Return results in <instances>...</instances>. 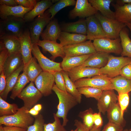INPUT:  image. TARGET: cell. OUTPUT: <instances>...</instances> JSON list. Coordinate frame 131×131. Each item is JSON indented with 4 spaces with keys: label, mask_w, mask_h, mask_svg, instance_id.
<instances>
[{
    "label": "cell",
    "mask_w": 131,
    "mask_h": 131,
    "mask_svg": "<svg viewBox=\"0 0 131 131\" xmlns=\"http://www.w3.org/2000/svg\"><path fill=\"white\" fill-rule=\"evenodd\" d=\"M52 90L56 94L59 100V103L57 106V111L56 114L59 118H62V124L65 126L68 121L67 118L68 112L78 103L71 94L67 91L59 89L55 84L52 88Z\"/></svg>",
    "instance_id": "obj_1"
},
{
    "label": "cell",
    "mask_w": 131,
    "mask_h": 131,
    "mask_svg": "<svg viewBox=\"0 0 131 131\" xmlns=\"http://www.w3.org/2000/svg\"><path fill=\"white\" fill-rule=\"evenodd\" d=\"M29 110L23 106L15 114L0 117V125L19 127L27 129L33 123L34 118L28 112Z\"/></svg>",
    "instance_id": "obj_2"
},
{
    "label": "cell",
    "mask_w": 131,
    "mask_h": 131,
    "mask_svg": "<svg viewBox=\"0 0 131 131\" xmlns=\"http://www.w3.org/2000/svg\"><path fill=\"white\" fill-rule=\"evenodd\" d=\"M23 18L9 16L0 21V36L14 35L19 38L24 32L25 23Z\"/></svg>",
    "instance_id": "obj_3"
},
{
    "label": "cell",
    "mask_w": 131,
    "mask_h": 131,
    "mask_svg": "<svg viewBox=\"0 0 131 131\" xmlns=\"http://www.w3.org/2000/svg\"><path fill=\"white\" fill-rule=\"evenodd\" d=\"M111 78L105 74H102L91 77L80 79L74 82L77 88L90 87L99 89L102 90H114Z\"/></svg>",
    "instance_id": "obj_4"
},
{
    "label": "cell",
    "mask_w": 131,
    "mask_h": 131,
    "mask_svg": "<svg viewBox=\"0 0 131 131\" xmlns=\"http://www.w3.org/2000/svg\"><path fill=\"white\" fill-rule=\"evenodd\" d=\"M131 63V58L127 57H115L110 55L106 65L100 69L102 74H105L111 78L119 75L121 69L125 66Z\"/></svg>",
    "instance_id": "obj_5"
},
{
    "label": "cell",
    "mask_w": 131,
    "mask_h": 131,
    "mask_svg": "<svg viewBox=\"0 0 131 131\" xmlns=\"http://www.w3.org/2000/svg\"><path fill=\"white\" fill-rule=\"evenodd\" d=\"M100 22L107 38L112 39L119 38L120 31L126 25L115 19L105 17L97 12L94 15Z\"/></svg>",
    "instance_id": "obj_6"
},
{
    "label": "cell",
    "mask_w": 131,
    "mask_h": 131,
    "mask_svg": "<svg viewBox=\"0 0 131 131\" xmlns=\"http://www.w3.org/2000/svg\"><path fill=\"white\" fill-rule=\"evenodd\" d=\"M51 15L47 10L42 15L38 16L30 24L29 32L32 43L36 44L45 27L50 21Z\"/></svg>",
    "instance_id": "obj_7"
},
{
    "label": "cell",
    "mask_w": 131,
    "mask_h": 131,
    "mask_svg": "<svg viewBox=\"0 0 131 131\" xmlns=\"http://www.w3.org/2000/svg\"><path fill=\"white\" fill-rule=\"evenodd\" d=\"M96 52L121 54L122 51L120 38L112 39L107 38L94 40L92 42Z\"/></svg>",
    "instance_id": "obj_8"
},
{
    "label": "cell",
    "mask_w": 131,
    "mask_h": 131,
    "mask_svg": "<svg viewBox=\"0 0 131 131\" xmlns=\"http://www.w3.org/2000/svg\"><path fill=\"white\" fill-rule=\"evenodd\" d=\"M32 53L43 71L52 74L63 70L61 63L55 62L45 56L36 44H33Z\"/></svg>",
    "instance_id": "obj_9"
},
{
    "label": "cell",
    "mask_w": 131,
    "mask_h": 131,
    "mask_svg": "<svg viewBox=\"0 0 131 131\" xmlns=\"http://www.w3.org/2000/svg\"><path fill=\"white\" fill-rule=\"evenodd\" d=\"M43 95L36 87L33 82L24 88L17 97L22 99L24 103V106L29 110L32 108L41 98Z\"/></svg>",
    "instance_id": "obj_10"
},
{
    "label": "cell",
    "mask_w": 131,
    "mask_h": 131,
    "mask_svg": "<svg viewBox=\"0 0 131 131\" xmlns=\"http://www.w3.org/2000/svg\"><path fill=\"white\" fill-rule=\"evenodd\" d=\"M66 56H75L92 54L97 52L91 41L63 47Z\"/></svg>",
    "instance_id": "obj_11"
},
{
    "label": "cell",
    "mask_w": 131,
    "mask_h": 131,
    "mask_svg": "<svg viewBox=\"0 0 131 131\" xmlns=\"http://www.w3.org/2000/svg\"><path fill=\"white\" fill-rule=\"evenodd\" d=\"M34 82L37 88L44 96H48L52 94V88L55 85V78L53 74L43 71Z\"/></svg>",
    "instance_id": "obj_12"
},
{
    "label": "cell",
    "mask_w": 131,
    "mask_h": 131,
    "mask_svg": "<svg viewBox=\"0 0 131 131\" xmlns=\"http://www.w3.org/2000/svg\"><path fill=\"white\" fill-rule=\"evenodd\" d=\"M98 11L92 6L87 0H77L74 8L69 12V17L74 19L78 17L87 18L95 15Z\"/></svg>",
    "instance_id": "obj_13"
},
{
    "label": "cell",
    "mask_w": 131,
    "mask_h": 131,
    "mask_svg": "<svg viewBox=\"0 0 131 131\" xmlns=\"http://www.w3.org/2000/svg\"><path fill=\"white\" fill-rule=\"evenodd\" d=\"M86 20L88 40L93 41L96 39L107 38L100 22L94 15L86 18Z\"/></svg>",
    "instance_id": "obj_14"
},
{
    "label": "cell",
    "mask_w": 131,
    "mask_h": 131,
    "mask_svg": "<svg viewBox=\"0 0 131 131\" xmlns=\"http://www.w3.org/2000/svg\"><path fill=\"white\" fill-rule=\"evenodd\" d=\"M67 72L70 79L74 82L81 79L102 74L100 69L82 65L75 67Z\"/></svg>",
    "instance_id": "obj_15"
},
{
    "label": "cell",
    "mask_w": 131,
    "mask_h": 131,
    "mask_svg": "<svg viewBox=\"0 0 131 131\" xmlns=\"http://www.w3.org/2000/svg\"><path fill=\"white\" fill-rule=\"evenodd\" d=\"M114 90H103L101 95L97 100V108L99 112L103 115L118 101L117 96Z\"/></svg>",
    "instance_id": "obj_16"
},
{
    "label": "cell",
    "mask_w": 131,
    "mask_h": 131,
    "mask_svg": "<svg viewBox=\"0 0 131 131\" xmlns=\"http://www.w3.org/2000/svg\"><path fill=\"white\" fill-rule=\"evenodd\" d=\"M36 44L41 47L43 51L49 52L51 55L50 58L53 61L57 57L63 58L66 56L63 47L57 41L40 40Z\"/></svg>",
    "instance_id": "obj_17"
},
{
    "label": "cell",
    "mask_w": 131,
    "mask_h": 131,
    "mask_svg": "<svg viewBox=\"0 0 131 131\" xmlns=\"http://www.w3.org/2000/svg\"><path fill=\"white\" fill-rule=\"evenodd\" d=\"M20 42V53L24 65L26 64L32 57L33 45L29 31H24L19 38Z\"/></svg>",
    "instance_id": "obj_18"
},
{
    "label": "cell",
    "mask_w": 131,
    "mask_h": 131,
    "mask_svg": "<svg viewBox=\"0 0 131 131\" xmlns=\"http://www.w3.org/2000/svg\"><path fill=\"white\" fill-rule=\"evenodd\" d=\"M20 40L17 37L9 35L0 36V50L6 49L9 55L20 52Z\"/></svg>",
    "instance_id": "obj_19"
},
{
    "label": "cell",
    "mask_w": 131,
    "mask_h": 131,
    "mask_svg": "<svg viewBox=\"0 0 131 131\" xmlns=\"http://www.w3.org/2000/svg\"><path fill=\"white\" fill-rule=\"evenodd\" d=\"M110 55L104 52H97L92 54L81 65L100 69L107 64Z\"/></svg>",
    "instance_id": "obj_20"
},
{
    "label": "cell",
    "mask_w": 131,
    "mask_h": 131,
    "mask_svg": "<svg viewBox=\"0 0 131 131\" xmlns=\"http://www.w3.org/2000/svg\"><path fill=\"white\" fill-rule=\"evenodd\" d=\"M20 52L9 55L3 67V70L6 78L17 70L23 63Z\"/></svg>",
    "instance_id": "obj_21"
},
{
    "label": "cell",
    "mask_w": 131,
    "mask_h": 131,
    "mask_svg": "<svg viewBox=\"0 0 131 131\" xmlns=\"http://www.w3.org/2000/svg\"><path fill=\"white\" fill-rule=\"evenodd\" d=\"M33 8H27L22 6L10 7L0 5V17L3 20L9 16H13L23 18L25 15Z\"/></svg>",
    "instance_id": "obj_22"
},
{
    "label": "cell",
    "mask_w": 131,
    "mask_h": 131,
    "mask_svg": "<svg viewBox=\"0 0 131 131\" xmlns=\"http://www.w3.org/2000/svg\"><path fill=\"white\" fill-rule=\"evenodd\" d=\"M61 31L57 20L52 19L47 25L41 36L42 40L57 41Z\"/></svg>",
    "instance_id": "obj_23"
},
{
    "label": "cell",
    "mask_w": 131,
    "mask_h": 131,
    "mask_svg": "<svg viewBox=\"0 0 131 131\" xmlns=\"http://www.w3.org/2000/svg\"><path fill=\"white\" fill-rule=\"evenodd\" d=\"M53 5L50 0H43L37 2L34 8L25 15L23 18L26 22L34 20L36 16L43 14Z\"/></svg>",
    "instance_id": "obj_24"
},
{
    "label": "cell",
    "mask_w": 131,
    "mask_h": 131,
    "mask_svg": "<svg viewBox=\"0 0 131 131\" xmlns=\"http://www.w3.org/2000/svg\"><path fill=\"white\" fill-rule=\"evenodd\" d=\"M89 2L92 7L98 11H99L101 15L106 18L115 19V12L110 8L111 3L113 0H89Z\"/></svg>",
    "instance_id": "obj_25"
},
{
    "label": "cell",
    "mask_w": 131,
    "mask_h": 131,
    "mask_svg": "<svg viewBox=\"0 0 131 131\" xmlns=\"http://www.w3.org/2000/svg\"><path fill=\"white\" fill-rule=\"evenodd\" d=\"M58 39L63 46L74 44L86 41V35L62 31Z\"/></svg>",
    "instance_id": "obj_26"
},
{
    "label": "cell",
    "mask_w": 131,
    "mask_h": 131,
    "mask_svg": "<svg viewBox=\"0 0 131 131\" xmlns=\"http://www.w3.org/2000/svg\"><path fill=\"white\" fill-rule=\"evenodd\" d=\"M92 54L75 56H65L61 63V68L63 70L68 72L73 68L81 65Z\"/></svg>",
    "instance_id": "obj_27"
},
{
    "label": "cell",
    "mask_w": 131,
    "mask_h": 131,
    "mask_svg": "<svg viewBox=\"0 0 131 131\" xmlns=\"http://www.w3.org/2000/svg\"><path fill=\"white\" fill-rule=\"evenodd\" d=\"M115 11V18L117 21L125 24L131 21V3L120 5H113Z\"/></svg>",
    "instance_id": "obj_28"
},
{
    "label": "cell",
    "mask_w": 131,
    "mask_h": 131,
    "mask_svg": "<svg viewBox=\"0 0 131 131\" xmlns=\"http://www.w3.org/2000/svg\"><path fill=\"white\" fill-rule=\"evenodd\" d=\"M62 31L86 35L87 25L86 19H81L75 22L63 24L61 28Z\"/></svg>",
    "instance_id": "obj_29"
},
{
    "label": "cell",
    "mask_w": 131,
    "mask_h": 131,
    "mask_svg": "<svg viewBox=\"0 0 131 131\" xmlns=\"http://www.w3.org/2000/svg\"><path fill=\"white\" fill-rule=\"evenodd\" d=\"M107 112L108 121L115 123L123 128L125 127L126 122L122 115L121 110L118 102L114 104Z\"/></svg>",
    "instance_id": "obj_30"
},
{
    "label": "cell",
    "mask_w": 131,
    "mask_h": 131,
    "mask_svg": "<svg viewBox=\"0 0 131 131\" xmlns=\"http://www.w3.org/2000/svg\"><path fill=\"white\" fill-rule=\"evenodd\" d=\"M36 59L33 57L26 65H24L23 71L24 72L30 81L34 82L35 80L43 71Z\"/></svg>",
    "instance_id": "obj_31"
},
{
    "label": "cell",
    "mask_w": 131,
    "mask_h": 131,
    "mask_svg": "<svg viewBox=\"0 0 131 131\" xmlns=\"http://www.w3.org/2000/svg\"><path fill=\"white\" fill-rule=\"evenodd\" d=\"M114 90L118 93L131 92V80L125 78L120 75L111 78Z\"/></svg>",
    "instance_id": "obj_32"
},
{
    "label": "cell",
    "mask_w": 131,
    "mask_h": 131,
    "mask_svg": "<svg viewBox=\"0 0 131 131\" xmlns=\"http://www.w3.org/2000/svg\"><path fill=\"white\" fill-rule=\"evenodd\" d=\"M24 67V64L23 63L17 70L6 78V87L3 92L0 96L5 100H6L8 93L12 91L15 85L19 74L23 71Z\"/></svg>",
    "instance_id": "obj_33"
},
{
    "label": "cell",
    "mask_w": 131,
    "mask_h": 131,
    "mask_svg": "<svg viewBox=\"0 0 131 131\" xmlns=\"http://www.w3.org/2000/svg\"><path fill=\"white\" fill-rule=\"evenodd\" d=\"M119 38L122 51V56H127L131 58V39L129 37L128 32L125 27L120 31Z\"/></svg>",
    "instance_id": "obj_34"
},
{
    "label": "cell",
    "mask_w": 131,
    "mask_h": 131,
    "mask_svg": "<svg viewBox=\"0 0 131 131\" xmlns=\"http://www.w3.org/2000/svg\"><path fill=\"white\" fill-rule=\"evenodd\" d=\"M61 72L65 79L66 91L75 98L78 103H81L82 95L79 91L74 82L70 79L67 73L63 70Z\"/></svg>",
    "instance_id": "obj_35"
},
{
    "label": "cell",
    "mask_w": 131,
    "mask_h": 131,
    "mask_svg": "<svg viewBox=\"0 0 131 131\" xmlns=\"http://www.w3.org/2000/svg\"><path fill=\"white\" fill-rule=\"evenodd\" d=\"M30 81L25 73L23 71L19 75L17 81L11 91L10 98L14 100L20 93L26 85Z\"/></svg>",
    "instance_id": "obj_36"
},
{
    "label": "cell",
    "mask_w": 131,
    "mask_h": 131,
    "mask_svg": "<svg viewBox=\"0 0 131 131\" xmlns=\"http://www.w3.org/2000/svg\"><path fill=\"white\" fill-rule=\"evenodd\" d=\"M76 1L74 0H60L53 5L47 11L51 15V19H52L56 14L60 10L65 7L74 6Z\"/></svg>",
    "instance_id": "obj_37"
},
{
    "label": "cell",
    "mask_w": 131,
    "mask_h": 131,
    "mask_svg": "<svg viewBox=\"0 0 131 131\" xmlns=\"http://www.w3.org/2000/svg\"><path fill=\"white\" fill-rule=\"evenodd\" d=\"M18 108L16 104H9L0 96V116L13 115L16 113Z\"/></svg>",
    "instance_id": "obj_38"
},
{
    "label": "cell",
    "mask_w": 131,
    "mask_h": 131,
    "mask_svg": "<svg viewBox=\"0 0 131 131\" xmlns=\"http://www.w3.org/2000/svg\"><path fill=\"white\" fill-rule=\"evenodd\" d=\"M93 111L91 108L82 111L80 112L79 114V116L83 121V123L85 127L89 130L92 129L93 125Z\"/></svg>",
    "instance_id": "obj_39"
},
{
    "label": "cell",
    "mask_w": 131,
    "mask_h": 131,
    "mask_svg": "<svg viewBox=\"0 0 131 131\" xmlns=\"http://www.w3.org/2000/svg\"><path fill=\"white\" fill-rule=\"evenodd\" d=\"M80 93L87 98H93L98 100L101 96L103 91L99 89L90 87L77 88Z\"/></svg>",
    "instance_id": "obj_40"
},
{
    "label": "cell",
    "mask_w": 131,
    "mask_h": 131,
    "mask_svg": "<svg viewBox=\"0 0 131 131\" xmlns=\"http://www.w3.org/2000/svg\"><path fill=\"white\" fill-rule=\"evenodd\" d=\"M54 121L52 123H45L43 131H67L61 124L59 118L56 115L53 114Z\"/></svg>",
    "instance_id": "obj_41"
},
{
    "label": "cell",
    "mask_w": 131,
    "mask_h": 131,
    "mask_svg": "<svg viewBox=\"0 0 131 131\" xmlns=\"http://www.w3.org/2000/svg\"><path fill=\"white\" fill-rule=\"evenodd\" d=\"M34 121L33 124L28 127L27 131H43L44 120L41 114L34 116Z\"/></svg>",
    "instance_id": "obj_42"
},
{
    "label": "cell",
    "mask_w": 131,
    "mask_h": 131,
    "mask_svg": "<svg viewBox=\"0 0 131 131\" xmlns=\"http://www.w3.org/2000/svg\"><path fill=\"white\" fill-rule=\"evenodd\" d=\"M129 93H118L117 96L118 103L120 107L122 115L127 108L129 103L130 98Z\"/></svg>",
    "instance_id": "obj_43"
},
{
    "label": "cell",
    "mask_w": 131,
    "mask_h": 131,
    "mask_svg": "<svg viewBox=\"0 0 131 131\" xmlns=\"http://www.w3.org/2000/svg\"><path fill=\"white\" fill-rule=\"evenodd\" d=\"M61 71L55 72L52 74L54 77L55 85L57 88L60 90L66 91L65 79Z\"/></svg>",
    "instance_id": "obj_44"
},
{
    "label": "cell",
    "mask_w": 131,
    "mask_h": 131,
    "mask_svg": "<svg viewBox=\"0 0 131 131\" xmlns=\"http://www.w3.org/2000/svg\"><path fill=\"white\" fill-rule=\"evenodd\" d=\"M123 128L113 123L108 121L104 126L102 131H122Z\"/></svg>",
    "instance_id": "obj_45"
},
{
    "label": "cell",
    "mask_w": 131,
    "mask_h": 131,
    "mask_svg": "<svg viewBox=\"0 0 131 131\" xmlns=\"http://www.w3.org/2000/svg\"><path fill=\"white\" fill-rule=\"evenodd\" d=\"M18 5L27 8H33L37 2L35 0H15Z\"/></svg>",
    "instance_id": "obj_46"
},
{
    "label": "cell",
    "mask_w": 131,
    "mask_h": 131,
    "mask_svg": "<svg viewBox=\"0 0 131 131\" xmlns=\"http://www.w3.org/2000/svg\"><path fill=\"white\" fill-rule=\"evenodd\" d=\"M119 75L128 79L131 80V63L125 66L121 69Z\"/></svg>",
    "instance_id": "obj_47"
},
{
    "label": "cell",
    "mask_w": 131,
    "mask_h": 131,
    "mask_svg": "<svg viewBox=\"0 0 131 131\" xmlns=\"http://www.w3.org/2000/svg\"><path fill=\"white\" fill-rule=\"evenodd\" d=\"M9 54L5 49L0 50V73L3 70V65Z\"/></svg>",
    "instance_id": "obj_48"
},
{
    "label": "cell",
    "mask_w": 131,
    "mask_h": 131,
    "mask_svg": "<svg viewBox=\"0 0 131 131\" xmlns=\"http://www.w3.org/2000/svg\"><path fill=\"white\" fill-rule=\"evenodd\" d=\"M94 125L98 128H101L103 125V121L101 113H94L93 114Z\"/></svg>",
    "instance_id": "obj_49"
},
{
    "label": "cell",
    "mask_w": 131,
    "mask_h": 131,
    "mask_svg": "<svg viewBox=\"0 0 131 131\" xmlns=\"http://www.w3.org/2000/svg\"><path fill=\"white\" fill-rule=\"evenodd\" d=\"M0 95L3 92L6 86V77L3 70L0 73Z\"/></svg>",
    "instance_id": "obj_50"
},
{
    "label": "cell",
    "mask_w": 131,
    "mask_h": 131,
    "mask_svg": "<svg viewBox=\"0 0 131 131\" xmlns=\"http://www.w3.org/2000/svg\"><path fill=\"white\" fill-rule=\"evenodd\" d=\"M74 125L77 129V131H90L88 130L82 123L77 119L74 121Z\"/></svg>",
    "instance_id": "obj_51"
},
{
    "label": "cell",
    "mask_w": 131,
    "mask_h": 131,
    "mask_svg": "<svg viewBox=\"0 0 131 131\" xmlns=\"http://www.w3.org/2000/svg\"><path fill=\"white\" fill-rule=\"evenodd\" d=\"M0 4L10 7L15 6L18 5L15 0H0Z\"/></svg>",
    "instance_id": "obj_52"
},
{
    "label": "cell",
    "mask_w": 131,
    "mask_h": 131,
    "mask_svg": "<svg viewBox=\"0 0 131 131\" xmlns=\"http://www.w3.org/2000/svg\"><path fill=\"white\" fill-rule=\"evenodd\" d=\"M3 127L5 131H27V129L19 127L6 126Z\"/></svg>",
    "instance_id": "obj_53"
},
{
    "label": "cell",
    "mask_w": 131,
    "mask_h": 131,
    "mask_svg": "<svg viewBox=\"0 0 131 131\" xmlns=\"http://www.w3.org/2000/svg\"><path fill=\"white\" fill-rule=\"evenodd\" d=\"M116 4L120 5L124 4L131 3V0H116Z\"/></svg>",
    "instance_id": "obj_54"
},
{
    "label": "cell",
    "mask_w": 131,
    "mask_h": 131,
    "mask_svg": "<svg viewBox=\"0 0 131 131\" xmlns=\"http://www.w3.org/2000/svg\"><path fill=\"white\" fill-rule=\"evenodd\" d=\"M28 112L31 115L34 116L38 115L39 111L36 110L32 107L28 111Z\"/></svg>",
    "instance_id": "obj_55"
},
{
    "label": "cell",
    "mask_w": 131,
    "mask_h": 131,
    "mask_svg": "<svg viewBox=\"0 0 131 131\" xmlns=\"http://www.w3.org/2000/svg\"><path fill=\"white\" fill-rule=\"evenodd\" d=\"M33 107L36 110L39 111L42 108V106L41 104H38L35 105Z\"/></svg>",
    "instance_id": "obj_56"
},
{
    "label": "cell",
    "mask_w": 131,
    "mask_h": 131,
    "mask_svg": "<svg viewBox=\"0 0 131 131\" xmlns=\"http://www.w3.org/2000/svg\"><path fill=\"white\" fill-rule=\"evenodd\" d=\"M101 130L100 128H98L93 125L90 131H100Z\"/></svg>",
    "instance_id": "obj_57"
},
{
    "label": "cell",
    "mask_w": 131,
    "mask_h": 131,
    "mask_svg": "<svg viewBox=\"0 0 131 131\" xmlns=\"http://www.w3.org/2000/svg\"><path fill=\"white\" fill-rule=\"evenodd\" d=\"M125 24L126 25V26H127L131 32V25L129 23H128Z\"/></svg>",
    "instance_id": "obj_58"
},
{
    "label": "cell",
    "mask_w": 131,
    "mask_h": 131,
    "mask_svg": "<svg viewBox=\"0 0 131 131\" xmlns=\"http://www.w3.org/2000/svg\"><path fill=\"white\" fill-rule=\"evenodd\" d=\"M0 131H5L3 126L2 125H0Z\"/></svg>",
    "instance_id": "obj_59"
},
{
    "label": "cell",
    "mask_w": 131,
    "mask_h": 131,
    "mask_svg": "<svg viewBox=\"0 0 131 131\" xmlns=\"http://www.w3.org/2000/svg\"><path fill=\"white\" fill-rule=\"evenodd\" d=\"M122 131H130L129 130L127 129L123 130Z\"/></svg>",
    "instance_id": "obj_60"
},
{
    "label": "cell",
    "mask_w": 131,
    "mask_h": 131,
    "mask_svg": "<svg viewBox=\"0 0 131 131\" xmlns=\"http://www.w3.org/2000/svg\"><path fill=\"white\" fill-rule=\"evenodd\" d=\"M77 129L76 128V129H75V130H71V131H77Z\"/></svg>",
    "instance_id": "obj_61"
},
{
    "label": "cell",
    "mask_w": 131,
    "mask_h": 131,
    "mask_svg": "<svg viewBox=\"0 0 131 131\" xmlns=\"http://www.w3.org/2000/svg\"><path fill=\"white\" fill-rule=\"evenodd\" d=\"M129 23L130 25H131V21H130L129 23Z\"/></svg>",
    "instance_id": "obj_62"
},
{
    "label": "cell",
    "mask_w": 131,
    "mask_h": 131,
    "mask_svg": "<svg viewBox=\"0 0 131 131\" xmlns=\"http://www.w3.org/2000/svg\"><path fill=\"white\" fill-rule=\"evenodd\" d=\"M129 130L130 131H131V128Z\"/></svg>",
    "instance_id": "obj_63"
}]
</instances>
